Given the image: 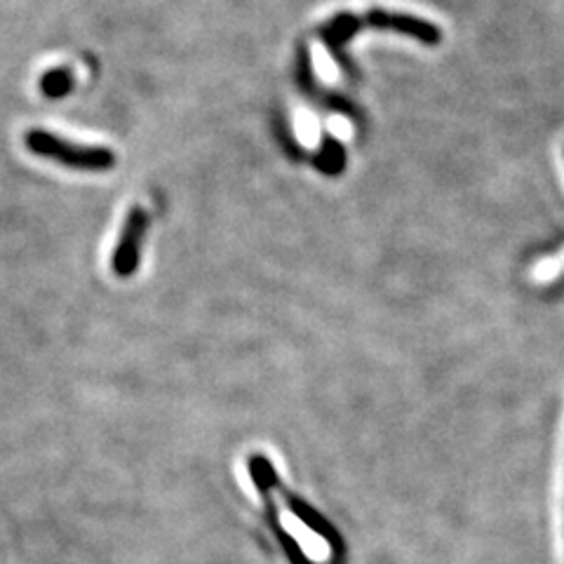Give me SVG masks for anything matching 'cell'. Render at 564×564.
Segmentation results:
<instances>
[{
	"mask_svg": "<svg viewBox=\"0 0 564 564\" xmlns=\"http://www.w3.org/2000/svg\"><path fill=\"white\" fill-rule=\"evenodd\" d=\"M247 475L257 497L267 506L271 529L296 564H337L341 555L337 536L278 478L269 458L252 456L247 462Z\"/></svg>",
	"mask_w": 564,
	"mask_h": 564,
	"instance_id": "1",
	"label": "cell"
},
{
	"mask_svg": "<svg viewBox=\"0 0 564 564\" xmlns=\"http://www.w3.org/2000/svg\"><path fill=\"white\" fill-rule=\"evenodd\" d=\"M362 29L395 31L402 35H410V39L429 47H435L443 41V31L433 22L421 20V17L410 12H395L383 8H372L367 12H341L337 17H332V20L321 29V39L329 47L332 55L339 59L346 43Z\"/></svg>",
	"mask_w": 564,
	"mask_h": 564,
	"instance_id": "2",
	"label": "cell"
},
{
	"mask_svg": "<svg viewBox=\"0 0 564 564\" xmlns=\"http://www.w3.org/2000/svg\"><path fill=\"white\" fill-rule=\"evenodd\" d=\"M26 147L35 155L80 172H106L116 165V153L111 149L74 144V141L62 139L47 130H29Z\"/></svg>",
	"mask_w": 564,
	"mask_h": 564,
	"instance_id": "3",
	"label": "cell"
},
{
	"mask_svg": "<svg viewBox=\"0 0 564 564\" xmlns=\"http://www.w3.org/2000/svg\"><path fill=\"white\" fill-rule=\"evenodd\" d=\"M147 231H149V212L144 207L134 205L128 212L126 226H122L118 247L111 257V269L118 278H130L132 273H137Z\"/></svg>",
	"mask_w": 564,
	"mask_h": 564,
	"instance_id": "4",
	"label": "cell"
},
{
	"mask_svg": "<svg viewBox=\"0 0 564 564\" xmlns=\"http://www.w3.org/2000/svg\"><path fill=\"white\" fill-rule=\"evenodd\" d=\"M41 87L45 97L59 99L70 93V87H74V76H70L68 68H50L41 80Z\"/></svg>",
	"mask_w": 564,
	"mask_h": 564,
	"instance_id": "5",
	"label": "cell"
},
{
	"mask_svg": "<svg viewBox=\"0 0 564 564\" xmlns=\"http://www.w3.org/2000/svg\"><path fill=\"white\" fill-rule=\"evenodd\" d=\"M346 165V153H344V147L339 144V141L334 139H325L323 141V151L321 155H317V167H321L323 172L327 174H339Z\"/></svg>",
	"mask_w": 564,
	"mask_h": 564,
	"instance_id": "6",
	"label": "cell"
}]
</instances>
